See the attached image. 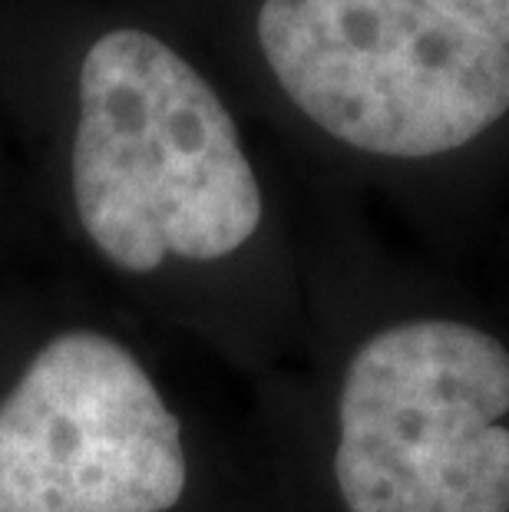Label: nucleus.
Listing matches in <instances>:
<instances>
[{"label": "nucleus", "instance_id": "obj_4", "mask_svg": "<svg viewBox=\"0 0 509 512\" xmlns=\"http://www.w3.org/2000/svg\"><path fill=\"white\" fill-rule=\"evenodd\" d=\"M182 489L179 420L110 337H53L0 400V512H166Z\"/></svg>", "mask_w": 509, "mask_h": 512}, {"label": "nucleus", "instance_id": "obj_3", "mask_svg": "<svg viewBox=\"0 0 509 512\" xmlns=\"http://www.w3.org/2000/svg\"><path fill=\"white\" fill-rule=\"evenodd\" d=\"M348 512H509V351L460 321L371 337L344 374Z\"/></svg>", "mask_w": 509, "mask_h": 512}, {"label": "nucleus", "instance_id": "obj_2", "mask_svg": "<svg viewBox=\"0 0 509 512\" xmlns=\"http://www.w3.org/2000/svg\"><path fill=\"white\" fill-rule=\"evenodd\" d=\"M258 43L301 113L374 156H440L509 113V50L417 0H265Z\"/></svg>", "mask_w": 509, "mask_h": 512}, {"label": "nucleus", "instance_id": "obj_1", "mask_svg": "<svg viewBox=\"0 0 509 512\" xmlns=\"http://www.w3.org/2000/svg\"><path fill=\"white\" fill-rule=\"evenodd\" d=\"M73 195L93 245L133 275L169 255L225 258L262 222L229 110L143 30H110L83 57Z\"/></svg>", "mask_w": 509, "mask_h": 512}, {"label": "nucleus", "instance_id": "obj_5", "mask_svg": "<svg viewBox=\"0 0 509 512\" xmlns=\"http://www.w3.org/2000/svg\"><path fill=\"white\" fill-rule=\"evenodd\" d=\"M509 50V0H417Z\"/></svg>", "mask_w": 509, "mask_h": 512}]
</instances>
